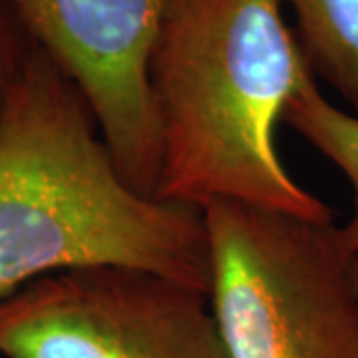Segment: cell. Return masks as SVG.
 <instances>
[{
  "instance_id": "obj_1",
  "label": "cell",
  "mask_w": 358,
  "mask_h": 358,
  "mask_svg": "<svg viewBox=\"0 0 358 358\" xmlns=\"http://www.w3.org/2000/svg\"><path fill=\"white\" fill-rule=\"evenodd\" d=\"M98 265L148 268L209 293L203 211L134 192L76 84L34 44L0 117V299Z\"/></svg>"
},
{
  "instance_id": "obj_2",
  "label": "cell",
  "mask_w": 358,
  "mask_h": 358,
  "mask_svg": "<svg viewBox=\"0 0 358 358\" xmlns=\"http://www.w3.org/2000/svg\"><path fill=\"white\" fill-rule=\"evenodd\" d=\"M310 76L282 0H169L150 58L162 148L155 199L333 221L287 171L275 141Z\"/></svg>"
},
{
  "instance_id": "obj_3",
  "label": "cell",
  "mask_w": 358,
  "mask_h": 358,
  "mask_svg": "<svg viewBox=\"0 0 358 358\" xmlns=\"http://www.w3.org/2000/svg\"><path fill=\"white\" fill-rule=\"evenodd\" d=\"M209 301L229 358H358L352 253L334 221L203 209Z\"/></svg>"
},
{
  "instance_id": "obj_4",
  "label": "cell",
  "mask_w": 358,
  "mask_h": 358,
  "mask_svg": "<svg viewBox=\"0 0 358 358\" xmlns=\"http://www.w3.org/2000/svg\"><path fill=\"white\" fill-rule=\"evenodd\" d=\"M0 358H229L209 293L124 265L66 268L0 299Z\"/></svg>"
},
{
  "instance_id": "obj_5",
  "label": "cell",
  "mask_w": 358,
  "mask_h": 358,
  "mask_svg": "<svg viewBox=\"0 0 358 358\" xmlns=\"http://www.w3.org/2000/svg\"><path fill=\"white\" fill-rule=\"evenodd\" d=\"M10 2L32 42L84 96L120 176L154 197L162 148L150 58L169 0Z\"/></svg>"
},
{
  "instance_id": "obj_6",
  "label": "cell",
  "mask_w": 358,
  "mask_h": 358,
  "mask_svg": "<svg viewBox=\"0 0 358 358\" xmlns=\"http://www.w3.org/2000/svg\"><path fill=\"white\" fill-rule=\"evenodd\" d=\"M293 8L299 44L315 76L358 115V0H282Z\"/></svg>"
},
{
  "instance_id": "obj_7",
  "label": "cell",
  "mask_w": 358,
  "mask_h": 358,
  "mask_svg": "<svg viewBox=\"0 0 358 358\" xmlns=\"http://www.w3.org/2000/svg\"><path fill=\"white\" fill-rule=\"evenodd\" d=\"M282 120L345 176L352 189V215L338 227L346 249L358 255V115L345 112L322 94L310 76L293 96Z\"/></svg>"
},
{
  "instance_id": "obj_8",
  "label": "cell",
  "mask_w": 358,
  "mask_h": 358,
  "mask_svg": "<svg viewBox=\"0 0 358 358\" xmlns=\"http://www.w3.org/2000/svg\"><path fill=\"white\" fill-rule=\"evenodd\" d=\"M34 42L10 0H0V117Z\"/></svg>"
},
{
  "instance_id": "obj_9",
  "label": "cell",
  "mask_w": 358,
  "mask_h": 358,
  "mask_svg": "<svg viewBox=\"0 0 358 358\" xmlns=\"http://www.w3.org/2000/svg\"><path fill=\"white\" fill-rule=\"evenodd\" d=\"M352 277H355V285L358 289V255L352 257Z\"/></svg>"
}]
</instances>
